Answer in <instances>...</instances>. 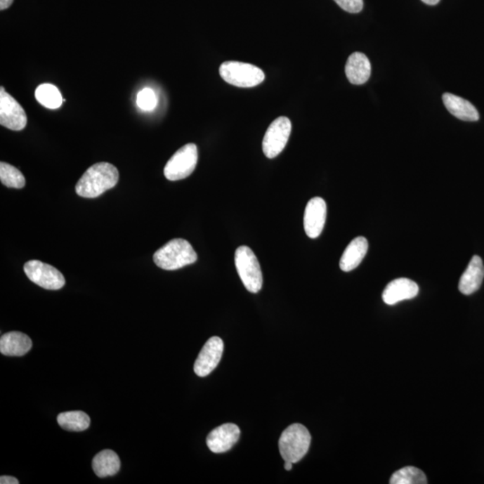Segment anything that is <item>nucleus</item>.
<instances>
[{"label":"nucleus","mask_w":484,"mask_h":484,"mask_svg":"<svg viewBox=\"0 0 484 484\" xmlns=\"http://www.w3.org/2000/svg\"><path fill=\"white\" fill-rule=\"evenodd\" d=\"M119 174L118 169L109 162H98L84 172L76 186L79 196L86 198H96L115 188L118 183Z\"/></svg>","instance_id":"nucleus-1"},{"label":"nucleus","mask_w":484,"mask_h":484,"mask_svg":"<svg viewBox=\"0 0 484 484\" xmlns=\"http://www.w3.org/2000/svg\"><path fill=\"white\" fill-rule=\"evenodd\" d=\"M197 261V254L186 240H170L154 255V261L164 270H177Z\"/></svg>","instance_id":"nucleus-2"},{"label":"nucleus","mask_w":484,"mask_h":484,"mask_svg":"<svg viewBox=\"0 0 484 484\" xmlns=\"http://www.w3.org/2000/svg\"><path fill=\"white\" fill-rule=\"evenodd\" d=\"M311 436L306 427L294 424L285 429L279 440V450L284 461L298 463L308 453Z\"/></svg>","instance_id":"nucleus-3"},{"label":"nucleus","mask_w":484,"mask_h":484,"mask_svg":"<svg viewBox=\"0 0 484 484\" xmlns=\"http://www.w3.org/2000/svg\"><path fill=\"white\" fill-rule=\"evenodd\" d=\"M220 76L226 83L242 89H250L265 80V73L254 65L225 61L219 68Z\"/></svg>","instance_id":"nucleus-4"},{"label":"nucleus","mask_w":484,"mask_h":484,"mask_svg":"<svg viewBox=\"0 0 484 484\" xmlns=\"http://www.w3.org/2000/svg\"><path fill=\"white\" fill-rule=\"evenodd\" d=\"M235 266L247 290L256 294L261 290L263 275L261 265L251 249L240 246L235 252Z\"/></svg>","instance_id":"nucleus-5"},{"label":"nucleus","mask_w":484,"mask_h":484,"mask_svg":"<svg viewBox=\"0 0 484 484\" xmlns=\"http://www.w3.org/2000/svg\"><path fill=\"white\" fill-rule=\"evenodd\" d=\"M198 151L195 144H188L172 155L164 167V176L169 181L183 180L192 174L197 167Z\"/></svg>","instance_id":"nucleus-6"},{"label":"nucleus","mask_w":484,"mask_h":484,"mask_svg":"<svg viewBox=\"0 0 484 484\" xmlns=\"http://www.w3.org/2000/svg\"><path fill=\"white\" fill-rule=\"evenodd\" d=\"M292 132V122L287 117H279L271 123L263 139V152L266 157L275 158L287 145Z\"/></svg>","instance_id":"nucleus-7"},{"label":"nucleus","mask_w":484,"mask_h":484,"mask_svg":"<svg viewBox=\"0 0 484 484\" xmlns=\"http://www.w3.org/2000/svg\"><path fill=\"white\" fill-rule=\"evenodd\" d=\"M24 270L32 282L47 290H60L66 284L60 271L41 261H31L25 263Z\"/></svg>","instance_id":"nucleus-8"},{"label":"nucleus","mask_w":484,"mask_h":484,"mask_svg":"<svg viewBox=\"0 0 484 484\" xmlns=\"http://www.w3.org/2000/svg\"><path fill=\"white\" fill-rule=\"evenodd\" d=\"M0 124L14 131H21L27 125L25 110L4 87L0 90Z\"/></svg>","instance_id":"nucleus-9"},{"label":"nucleus","mask_w":484,"mask_h":484,"mask_svg":"<svg viewBox=\"0 0 484 484\" xmlns=\"http://www.w3.org/2000/svg\"><path fill=\"white\" fill-rule=\"evenodd\" d=\"M223 352V340L218 336H213L207 341L201 350L194 365V372L197 376L209 375L219 365Z\"/></svg>","instance_id":"nucleus-10"},{"label":"nucleus","mask_w":484,"mask_h":484,"mask_svg":"<svg viewBox=\"0 0 484 484\" xmlns=\"http://www.w3.org/2000/svg\"><path fill=\"white\" fill-rule=\"evenodd\" d=\"M327 219V204L323 198H311L304 213V230L308 237L316 239L321 235Z\"/></svg>","instance_id":"nucleus-11"},{"label":"nucleus","mask_w":484,"mask_h":484,"mask_svg":"<svg viewBox=\"0 0 484 484\" xmlns=\"http://www.w3.org/2000/svg\"><path fill=\"white\" fill-rule=\"evenodd\" d=\"M240 428L233 424H225L214 429L207 438V447L216 454L227 452L238 443Z\"/></svg>","instance_id":"nucleus-12"},{"label":"nucleus","mask_w":484,"mask_h":484,"mask_svg":"<svg viewBox=\"0 0 484 484\" xmlns=\"http://www.w3.org/2000/svg\"><path fill=\"white\" fill-rule=\"evenodd\" d=\"M418 292L417 282L407 278H398L386 285L382 294V299L386 304L395 305L398 302L417 297Z\"/></svg>","instance_id":"nucleus-13"},{"label":"nucleus","mask_w":484,"mask_h":484,"mask_svg":"<svg viewBox=\"0 0 484 484\" xmlns=\"http://www.w3.org/2000/svg\"><path fill=\"white\" fill-rule=\"evenodd\" d=\"M484 278V266L479 256H473L469 266L461 276L458 289L464 295H471L479 290Z\"/></svg>","instance_id":"nucleus-14"},{"label":"nucleus","mask_w":484,"mask_h":484,"mask_svg":"<svg viewBox=\"0 0 484 484\" xmlns=\"http://www.w3.org/2000/svg\"><path fill=\"white\" fill-rule=\"evenodd\" d=\"M347 79L353 84H363L372 74V65L365 54L354 53L347 60L346 65Z\"/></svg>","instance_id":"nucleus-15"},{"label":"nucleus","mask_w":484,"mask_h":484,"mask_svg":"<svg viewBox=\"0 0 484 484\" xmlns=\"http://www.w3.org/2000/svg\"><path fill=\"white\" fill-rule=\"evenodd\" d=\"M368 249V240L365 237H357L353 240L340 259L341 270L350 272L355 269L365 258Z\"/></svg>","instance_id":"nucleus-16"},{"label":"nucleus","mask_w":484,"mask_h":484,"mask_svg":"<svg viewBox=\"0 0 484 484\" xmlns=\"http://www.w3.org/2000/svg\"><path fill=\"white\" fill-rule=\"evenodd\" d=\"M30 337L18 331L3 334L0 339V353L6 356H22L31 350Z\"/></svg>","instance_id":"nucleus-17"},{"label":"nucleus","mask_w":484,"mask_h":484,"mask_svg":"<svg viewBox=\"0 0 484 484\" xmlns=\"http://www.w3.org/2000/svg\"><path fill=\"white\" fill-rule=\"evenodd\" d=\"M443 100L448 112L456 118L464 122H477L479 119L478 110L472 103L463 99L462 97L447 93L443 94Z\"/></svg>","instance_id":"nucleus-18"},{"label":"nucleus","mask_w":484,"mask_h":484,"mask_svg":"<svg viewBox=\"0 0 484 484\" xmlns=\"http://www.w3.org/2000/svg\"><path fill=\"white\" fill-rule=\"evenodd\" d=\"M93 469L100 478L115 476L120 469V460L115 451H100L93 459Z\"/></svg>","instance_id":"nucleus-19"},{"label":"nucleus","mask_w":484,"mask_h":484,"mask_svg":"<svg viewBox=\"0 0 484 484\" xmlns=\"http://www.w3.org/2000/svg\"><path fill=\"white\" fill-rule=\"evenodd\" d=\"M57 421L61 428L70 431H86L91 424L90 417L82 411L63 412L58 415Z\"/></svg>","instance_id":"nucleus-20"},{"label":"nucleus","mask_w":484,"mask_h":484,"mask_svg":"<svg viewBox=\"0 0 484 484\" xmlns=\"http://www.w3.org/2000/svg\"><path fill=\"white\" fill-rule=\"evenodd\" d=\"M35 98L42 106L48 109L60 108L63 103V96L56 86L51 84H44L35 90Z\"/></svg>","instance_id":"nucleus-21"},{"label":"nucleus","mask_w":484,"mask_h":484,"mask_svg":"<svg viewBox=\"0 0 484 484\" xmlns=\"http://www.w3.org/2000/svg\"><path fill=\"white\" fill-rule=\"evenodd\" d=\"M427 477L421 470L414 466H406L393 473L391 484H426Z\"/></svg>","instance_id":"nucleus-22"},{"label":"nucleus","mask_w":484,"mask_h":484,"mask_svg":"<svg viewBox=\"0 0 484 484\" xmlns=\"http://www.w3.org/2000/svg\"><path fill=\"white\" fill-rule=\"evenodd\" d=\"M0 181L5 186L22 188L25 186V178L22 172L6 162H0Z\"/></svg>","instance_id":"nucleus-23"},{"label":"nucleus","mask_w":484,"mask_h":484,"mask_svg":"<svg viewBox=\"0 0 484 484\" xmlns=\"http://www.w3.org/2000/svg\"><path fill=\"white\" fill-rule=\"evenodd\" d=\"M139 108L143 110H152L157 107V97L154 91L150 89H145L139 92L136 100Z\"/></svg>","instance_id":"nucleus-24"},{"label":"nucleus","mask_w":484,"mask_h":484,"mask_svg":"<svg viewBox=\"0 0 484 484\" xmlns=\"http://www.w3.org/2000/svg\"><path fill=\"white\" fill-rule=\"evenodd\" d=\"M344 11L356 14L362 11L363 0H334Z\"/></svg>","instance_id":"nucleus-25"},{"label":"nucleus","mask_w":484,"mask_h":484,"mask_svg":"<svg viewBox=\"0 0 484 484\" xmlns=\"http://www.w3.org/2000/svg\"><path fill=\"white\" fill-rule=\"evenodd\" d=\"M0 483L1 484H19V480L15 477L2 476L0 477Z\"/></svg>","instance_id":"nucleus-26"},{"label":"nucleus","mask_w":484,"mask_h":484,"mask_svg":"<svg viewBox=\"0 0 484 484\" xmlns=\"http://www.w3.org/2000/svg\"><path fill=\"white\" fill-rule=\"evenodd\" d=\"M14 2V0H0V11H6L11 6Z\"/></svg>","instance_id":"nucleus-27"},{"label":"nucleus","mask_w":484,"mask_h":484,"mask_svg":"<svg viewBox=\"0 0 484 484\" xmlns=\"http://www.w3.org/2000/svg\"><path fill=\"white\" fill-rule=\"evenodd\" d=\"M421 1L425 3V4L434 6L437 5L438 3L440 1V0H421Z\"/></svg>","instance_id":"nucleus-28"},{"label":"nucleus","mask_w":484,"mask_h":484,"mask_svg":"<svg viewBox=\"0 0 484 484\" xmlns=\"http://www.w3.org/2000/svg\"><path fill=\"white\" fill-rule=\"evenodd\" d=\"M292 464H294V463L289 462V461H285L284 469L287 471H291L292 469Z\"/></svg>","instance_id":"nucleus-29"}]
</instances>
